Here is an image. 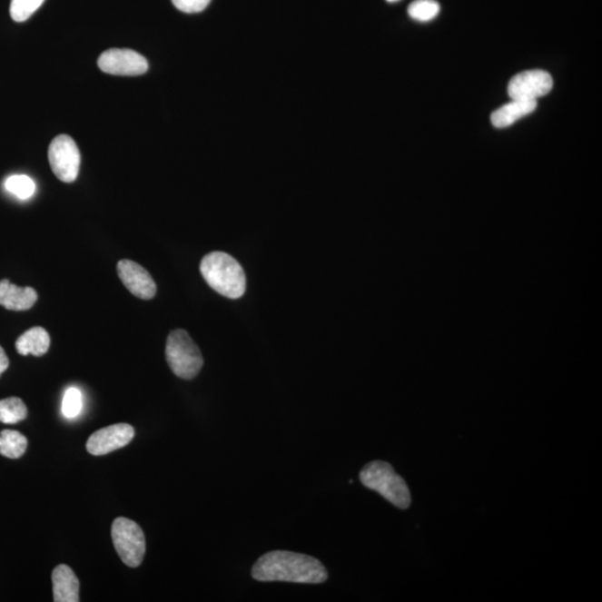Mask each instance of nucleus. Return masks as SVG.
I'll return each mask as SVG.
<instances>
[{
    "mask_svg": "<svg viewBox=\"0 0 602 602\" xmlns=\"http://www.w3.org/2000/svg\"><path fill=\"white\" fill-rule=\"evenodd\" d=\"M166 361L174 375L192 380L203 366V357L188 331L175 330L168 337L165 347Z\"/></svg>",
    "mask_w": 602,
    "mask_h": 602,
    "instance_id": "4",
    "label": "nucleus"
},
{
    "mask_svg": "<svg viewBox=\"0 0 602 602\" xmlns=\"http://www.w3.org/2000/svg\"><path fill=\"white\" fill-rule=\"evenodd\" d=\"M27 439L17 430L4 429L0 433V454L8 459H19L25 454Z\"/></svg>",
    "mask_w": 602,
    "mask_h": 602,
    "instance_id": "15",
    "label": "nucleus"
},
{
    "mask_svg": "<svg viewBox=\"0 0 602 602\" xmlns=\"http://www.w3.org/2000/svg\"><path fill=\"white\" fill-rule=\"evenodd\" d=\"M439 11V4L435 0H415L408 9L410 18L422 23L433 21Z\"/></svg>",
    "mask_w": 602,
    "mask_h": 602,
    "instance_id": "17",
    "label": "nucleus"
},
{
    "mask_svg": "<svg viewBox=\"0 0 602 602\" xmlns=\"http://www.w3.org/2000/svg\"><path fill=\"white\" fill-rule=\"evenodd\" d=\"M134 435L135 430L129 424L111 425L92 434L87 440L86 449L88 453L101 457L126 447Z\"/></svg>",
    "mask_w": 602,
    "mask_h": 602,
    "instance_id": "9",
    "label": "nucleus"
},
{
    "mask_svg": "<svg viewBox=\"0 0 602 602\" xmlns=\"http://www.w3.org/2000/svg\"><path fill=\"white\" fill-rule=\"evenodd\" d=\"M48 161L54 174L62 183H72L77 179L81 166V153L68 135H58L48 148Z\"/></svg>",
    "mask_w": 602,
    "mask_h": 602,
    "instance_id": "6",
    "label": "nucleus"
},
{
    "mask_svg": "<svg viewBox=\"0 0 602 602\" xmlns=\"http://www.w3.org/2000/svg\"><path fill=\"white\" fill-rule=\"evenodd\" d=\"M54 601L78 602L80 601V581L74 571L66 565L55 567L52 575Z\"/></svg>",
    "mask_w": 602,
    "mask_h": 602,
    "instance_id": "12",
    "label": "nucleus"
},
{
    "mask_svg": "<svg viewBox=\"0 0 602 602\" xmlns=\"http://www.w3.org/2000/svg\"><path fill=\"white\" fill-rule=\"evenodd\" d=\"M38 295L32 287H18L7 279L0 281V306L8 311H24L35 305Z\"/></svg>",
    "mask_w": 602,
    "mask_h": 602,
    "instance_id": "11",
    "label": "nucleus"
},
{
    "mask_svg": "<svg viewBox=\"0 0 602 602\" xmlns=\"http://www.w3.org/2000/svg\"><path fill=\"white\" fill-rule=\"evenodd\" d=\"M212 0H173L179 11L187 14H195L204 11Z\"/></svg>",
    "mask_w": 602,
    "mask_h": 602,
    "instance_id": "21",
    "label": "nucleus"
},
{
    "mask_svg": "<svg viewBox=\"0 0 602 602\" xmlns=\"http://www.w3.org/2000/svg\"><path fill=\"white\" fill-rule=\"evenodd\" d=\"M97 65L107 74L121 76H138L149 70V63L144 56L138 52L120 48L103 53Z\"/></svg>",
    "mask_w": 602,
    "mask_h": 602,
    "instance_id": "7",
    "label": "nucleus"
},
{
    "mask_svg": "<svg viewBox=\"0 0 602 602\" xmlns=\"http://www.w3.org/2000/svg\"><path fill=\"white\" fill-rule=\"evenodd\" d=\"M252 576L262 582L322 584L328 577L326 567L314 557L291 551L264 553L253 565Z\"/></svg>",
    "mask_w": 602,
    "mask_h": 602,
    "instance_id": "1",
    "label": "nucleus"
},
{
    "mask_svg": "<svg viewBox=\"0 0 602 602\" xmlns=\"http://www.w3.org/2000/svg\"><path fill=\"white\" fill-rule=\"evenodd\" d=\"M9 366V360L6 355V352L3 350V347L0 346V376L6 371Z\"/></svg>",
    "mask_w": 602,
    "mask_h": 602,
    "instance_id": "22",
    "label": "nucleus"
},
{
    "mask_svg": "<svg viewBox=\"0 0 602 602\" xmlns=\"http://www.w3.org/2000/svg\"><path fill=\"white\" fill-rule=\"evenodd\" d=\"M111 535L121 560L130 567L141 566L144 559L146 542L138 523L123 517L117 518L112 525Z\"/></svg>",
    "mask_w": 602,
    "mask_h": 602,
    "instance_id": "5",
    "label": "nucleus"
},
{
    "mask_svg": "<svg viewBox=\"0 0 602 602\" xmlns=\"http://www.w3.org/2000/svg\"><path fill=\"white\" fill-rule=\"evenodd\" d=\"M200 271L213 291L230 300H238L246 292V273L236 259L226 252L207 254L201 262Z\"/></svg>",
    "mask_w": 602,
    "mask_h": 602,
    "instance_id": "2",
    "label": "nucleus"
},
{
    "mask_svg": "<svg viewBox=\"0 0 602 602\" xmlns=\"http://www.w3.org/2000/svg\"><path fill=\"white\" fill-rule=\"evenodd\" d=\"M537 101L511 100L508 104L493 112L491 122L497 129H506L537 110Z\"/></svg>",
    "mask_w": 602,
    "mask_h": 602,
    "instance_id": "13",
    "label": "nucleus"
},
{
    "mask_svg": "<svg viewBox=\"0 0 602 602\" xmlns=\"http://www.w3.org/2000/svg\"><path fill=\"white\" fill-rule=\"evenodd\" d=\"M117 273L132 295L143 301H150L155 296L156 283L139 263L124 259L117 263Z\"/></svg>",
    "mask_w": 602,
    "mask_h": 602,
    "instance_id": "10",
    "label": "nucleus"
},
{
    "mask_svg": "<svg viewBox=\"0 0 602 602\" xmlns=\"http://www.w3.org/2000/svg\"><path fill=\"white\" fill-rule=\"evenodd\" d=\"M386 2H389V3H396V2H400V0H386Z\"/></svg>",
    "mask_w": 602,
    "mask_h": 602,
    "instance_id": "23",
    "label": "nucleus"
},
{
    "mask_svg": "<svg viewBox=\"0 0 602 602\" xmlns=\"http://www.w3.org/2000/svg\"><path fill=\"white\" fill-rule=\"evenodd\" d=\"M27 408L23 400L8 398L0 400V422L16 424L27 418Z\"/></svg>",
    "mask_w": 602,
    "mask_h": 602,
    "instance_id": "16",
    "label": "nucleus"
},
{
    "mask_svg": "<svg viewBox=\"0 0 602 602\" xmlns=\"http://www.w3.org/2000/svg\"><path fill=\"white\" fill-rule=\"evenodd\" d=\"M45 0H12L11 8H9L11 17L17 23L25 22L42 6Z\"/></svg>",
    "mask_w": 602,
    "mask_h": 602,
    "instance_id": "19",
    "label": "nucleus"
},
{
    "mask_svg": "<svg viewBox=\"0 0 602 602\" xmlns=\"http://www.w3.org/2000/svg\"><path fill=\"white\" fill-rule=\"evenodd\" d=\"M553 80L549 73L541 70L526 71L512 77L508 85L511 100L537 101L549 94Z\"/></svg>",
    "mask_w": 602,
    "mask_h": 602,
    "instance_id": "8",
    "label": "nucleus"
},
{
    "mask_svg": "<svg viewBox=\"0 0 602 602\" xmlns=\"http://www.w3.org/2000/svg\"><path fill=\"white\" fill-rule=\"evenodd\" d=\"M51 347V337L45 328L33 327L18 337L16 350L19 355L41 357L46 354Z\"/></svg>",
    "mask_w": 602,
    "mask_h": 602,
    "instance_id": "14",
    "label": "nucleus"
},
{
    "mask_svg": "<svg viewBox=\"0 0 602 602\" xmlns=\"http://www.w3.org/2000/svg\"><path fill=\"white\" fill-rule=\"evenodd\" d=\"M360 479L363 486L380 493L395 507L408 508L412 502L408 484L389 463L375 461L366 464Z\"/></svg>",
    "mask_w": 602,
    "mask_h": 602,
    "instance_id": "3",
    "label": "nucleus"
},
{
    "mask_svg": "<svg viewBox=\"0 0 602 602\" xmlns=\"http://www.w3.org/2000/svg\"><path fill=\"white\" fill-rule=\"evenodd\" d=\"M83 406V400L81 391L75 388H71L66 390L64 395L62 410L63 414L67 419H74L81 413Z\"/></svg>",
    "mask_w": 602,
    "mask_h": 602,
    "instance_id": "20",
    "label": "nucleus"
},
{
    "mask_svg": "<svg viewBox=\"0 0 602 602\" xmlns=\"http://www.w3.org/2000/svg\"><path fill=\"white\" fill-rule=\"evenodd\" d=\"M5 188L17 198L27 200L35 193L36 185L27 175H12L5 183Z\"/></svg>",
    "mask_w": 602,
    "mask_h": 602,
    "instance_id": "18",
    "label": "nucleus"
}]
</instances>
